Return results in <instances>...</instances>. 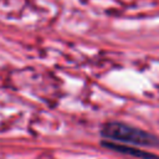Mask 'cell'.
Wrapping results in <instances>:
<instances>
[{"mask_svg": "<svg viewBox=\"0 0 159 159\" xmlns=\"http://www.w3.org/2000/svg\"><path fill=\"white\" fill-rule=\"evenodd\" d=\"M101 133L104 138L114 142L144 147H159V138L157 135L119 122H109L104 124Z\"/></svg>", "mask_w": 159, "mask_h": 159, "instance_id": "obj_1", "label": "cell"}, {"mask_svg": "<svg viewBox=\"0 0 159 159\" xmlns=\"http://www.w3.org/2000/svg\"><path fill=\"white\" fill-rule=\"evenodd\" d=\"M104 147L109 148V149H113L116 152H119L122 154H128V155H133L135 158H140V159H159L158 155H154L149 152H145V150H142V149H138V148H134V147H129V145H125V144H117V143H113V142H103L102 143Z\"/></svg>", "mask_w": 159, "mask_h": 159, "instance_id": "obj_2", "label": "cell"}]
</instances>
